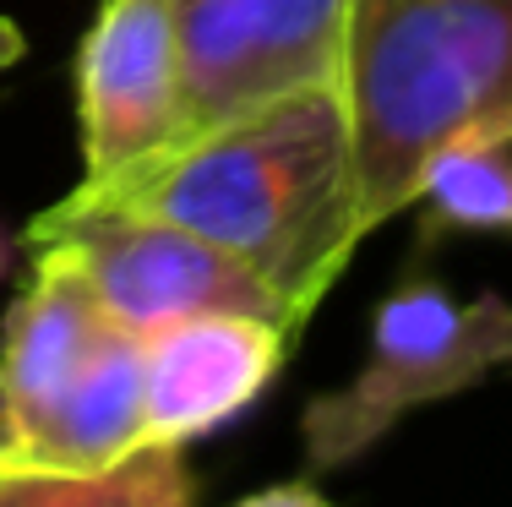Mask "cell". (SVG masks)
Masks as SVG:
<instances>
[{
  "label": "cell",
  "instance_id": "obj_1",
  "mask_svg": "<svg viewBox=\"0 0 512 507\" xmlns=\"http://www.w3.org/2000/svg\"><path fill=\"white\" fill-rule=\"evenodd\" d=\"M77 197H104L202 235L273 289L306 333L338 273L360 251L355 131L344 82L300 88L251 115L175 142L153 164Z\"/></svg>",
  "mask_w": 512,
  "mask_h": 507
},
{
  "label": "cell",
  "instance_id": "obj_2",
  "mask_svg": "<svg viewBox=\"0 0 512 507\" xmlns=\"http://www.w3.org/2000/svg\"><path fill=\"white\" fill-rule=\"evenodd\" d=\"M344 99L355 219L376 235L442 148L512 142V0H349Z\"/></svg>",
  "mask_w": 512,
  "mask_h": 507
},
{
  "label": "cell",
  "instance_id": "obj_3",
  "mask_svg": "<svg viewBox=\"0 0 512 507\" xmlns=\"http://www.w3.org/2000/svg\"><path fill=\"white\" fill-rule=\"evenodd\" d=\"M512 366V300L485 289L474 300L447 295L436 279L409 273L376 306L355 377L316 393L300 415V453L311 475L355 464L393 437L409 415L480 388Z\"/></svg>",
  "mask_w": 512,
  "mask_h": 507
},
{
  "label": "cell",
  "instance_id": "obj_4",
  "mask_svg": "<svg viewBox=\"0 0 512 507\" xmlns=\"http://www.w3.org/2000/svg\"><path fill=\"white\" fill-rule=\"evenodd\" d=\"M22 246H66L99 289L109 322L137 338H153L186 317H207V311H256V317H273L289 328L284 300L251 268H240L235 257H224L191 229L126 208V202L66 191L55 208L28 219Z\"/></svg>",
  "mask_w": 512,
  "mask_h": 507
},
{
  "label": "cell",
  "instance_id": "obj_5",
  "mask_svg": "<svg viewBox=\"0 0 512 507\" xmlns=\"http://www.w3.org/2000/svg\"><path fill=\"white\" fill-rule=\"evenodd\" d=\"M180 142L300 88L344 82L349 0H175Z\"/></svg>",
  "mask_w": 512,
  "mask_h": 507
},
{
  "label": "cell",
  "instance_id": "obj_6",
  "mask_svg": "<svg viewBox=\"0 0 512 507\" xmlns=\"http://www.w3.org/2000/svg\"><path fill=\"white\" fill-rule=\"evenodd\" d=\"M82 180L99 191L180 142L175 0H99L77 50Z\"/></svg>",
  "mask_w": 512,
  "mask_h": 507
},
{
  "label": "cell",
  "instance_id": "obj_7",
  "mask_svg": "<svg viewBox=\"0 0 512 507\" xmlns=\"http://www.w3.org/2000/svg\"><path fill=\"white\" fill-rule=\"evenodd\" d=\"M295 333L256 311H207L142 338V404L148 448H180L213 437L273 388Z\"/></svg>",
  "mask_w": 512,
  "mask_h": 507
},
{
  "label": "cell",
  "instance_id": "obj_8",
  "mask_svg": "<svg viewBox=\"0 0 512 507\" xmlns=\"http://www.w3.org/2000/svg\"><path fill=\"white\" fill-rule=\"evenodd\" d=\"M109 333V311L66 246H33L22 295L0 328V448L39 426Z\"/></svg>",
  "mask_w": 512,
  "mask_h": 507
},
{
  "label": "cell",
  "instance_id": "obj_9",
  "mask_svg": "<svg viewBox=\"0 0 512 507\" xmlns=\"http://www.w3.org/2000/svg\"><path fill=\"white\" fill-rule=\"evenodd\" d=\"M148 448V404H142V338L115 328L99 338L71 388L28 426L11 448H0V475H55L93 480L120 469Z\"/></svg>",
  "mask_w": 512,
  "mask_h": 507
},
{
  "label": "cell",
  "instance_id": "obj_10",
  "mask_svg": "<svg viewBox=\"0 0 512 507\" xmlns=\"http://www.w3.org/2000/svg\"><path fill=\"white\" fill-rule=\"evenodd\" d=\"M425 240L502 235L512 240V142H453L420 175L414 191Z\"/></svg>",
  "mask_w": 512,
  "mask_h": 507
},
{
  "label": "cell",
  "instance_id": "obj_11",
  "mask_svg": "<svg viewBox=\"0 0 512 507\" xmlns=\"http://www.w3.org/2000/svg\"><path fill=\"white\" fill-rule=\"evenodd\" d=\"M197 480L180 448H142L120 469L93 480L0 475V507H191Z\"/></svg>",
  "mask_w": 512,
  "mask_h": 507
},
{
  "label": "cell",
  "instance_id": "obj_12",
  "mask_svg": "<svg viewBox=\"0 0 512 507\" xmlns=\"http://www.w3.org/2000/svg\"><path fill=\"white\" fill-rule=\"evenodd\" d=\"M229 507H333V502H327L311 480H278V486H262V491H251V497H240Z\"/></svg>",
  "mask_w": 512,
  "mask_h": 507
},
{
  "label": "cell",
  "instance_id": "obj_13",
  "mask_svg": "<svg viewBox=\"0 0 512 507\" xmlns=\"http://www.w3.org/2000/svg\"><path fill=\"white\" fill-rule=\"evenodd\" d=\"M22 55H28V33H22L11 17H0V71H6V66H17Z\"/></svg>",
  "mask_w": 512,
  "mask_h": 507
},
{
  "label": "cell",
  "instance_id": "obj_14",
  "mask_svg": "<svg viewBox=\"0 0 512 507\" xmlns=\"http://www.w3.org/2000/svg\"><path fill=\"white\" fill-rule=\"evenodd\" d=\"M0 273H6V235H0Z\"/></svg>",
  "mask_w": 512,
  "mask_h": 507
}]
</instances>
